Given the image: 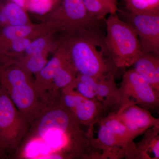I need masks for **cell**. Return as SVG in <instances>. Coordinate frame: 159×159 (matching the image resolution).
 Here are the masks:
<instances>
[{
    "instance_id": "cell-10",
    "label": "cell",
    "mask_w": 159,
    "mask_h": 159,
    "mask_svg": "<svg viewBox=\"0 0 159 159\" xmlns=\"http://www.w3.org/2000/svg\"><path fill=\"white\" fill-rule=\"evenodd\" d=\"M116 74L100 77L77 75L80 79L90 87L95 99L104 106L108 114L117 112L121 105L119 88L115 81Z\"/></svg>"
},
{
    "instance_id": "cell-21",
    "label": "cell",
    "mask_w": 159,
    "mask_h": 159,
    "mask_svg": "<svg viewBox=\"0 0 159 159\" xmlns=\"http://www.w3.org/2000/svg\"><path fill=\"white\" fill-rule=\"evenodd\" d=\"M125 11L135 14H159V0H124Z\"/></svg>"
},
{
    "instance_id": "cell-15",
    "label": "cell",
    "mask_w": 159,
    "mask_h": 159,
    "mask_svg": "<svg viewBox=\"0 0 159 159\" xmlns=\"http://www.w3.org/2000/svg\"><path fill=\"white\" fill-rule=\"evenodd\" d=\"M134 70L159 93V55L142 51Z\"/></svg>"
},
{
    "instance_id": "cell-5",
    "label": "cell",
    "mask_w": 159,
    "mask_h": 159,
    "mask_svg": "<svg viewBox=\"0 0 159 159\" xmlns=\"http://www.w3.org/2000/svg\"><path fill=\"white\" fill-rule=\"evenodd\" d=\"M30 123L11 101L0 84V153L17 154L29 133Z\"/></svg>"
},
{
    "instance_id": "cell-4",
    "label": "cell",
    "mask_w": 159,
    "mask_h": 159,
    "mask_svg": "<svg viewBox=\"0 0 159 159\" xmlns=\"http://www.w3.org/2000/svg\"><path fill=\"white\" fill-rule=\"evenodd\" d=\"M105 42L117 68L133 66L142 53L139 37L129 23L122 20L116 13L105 20Z\"/></svg>"
},
{
    "instance_id": "cell-18",
    "label": "cell",
    "mask_w": 159,
    "mask_h": 159,
    "mask_svg": "<svg viewBox=\"0 0 159 159\" xmlns=\"http://www.w3.org/2000/svg\"><path fill=\"white\" fill-rule=\"evenodd\" d=\"M55 33L49 32L37 37L30 43L23 54L19 56H34L47 51L54 53L58 45V39L54 37Z\"/></svg>"
},
{
    "instance_id": "cell-20",
    "label": "cell",
    "mask_w": 159,
    "mask_h": 159,
    "mask_svg": "<svg viewBox=\"0 0 159 159\" xmlns=\"http://www.w3.org/2000/svg\"><path fill=\"white\" fill-rule=\"evenodd\" d=\"M50 51L32 56H19L7 61H11L19 65L29 74L35 75L39 72L48 61Z\"/></svg>"
},
{
    "instance_id": "cell-7",
    "label": "cell",
    "mask_w": 159,
    "mask_h": 159,
    "mask_svg": "<svg viewBox=\"0 0 159 159\" xmlns=\"http://www.w3.org/2000/svg\"><path fill=\"white\" fill-rule=\"evenodd\" d=\"M61 99L89 138L94 137L95 124L107 113L105 107L95 99H88L73 90L70 84L61 89Z\"/></svg>"
},
{
    "instance_id": "cell-2",
    "label": "cell",
    "mask_w": 159,
    "mask_h": 159,
    "mask_svg": "<svg viewBox=\"0 0 159 159\" xmlns=\"http://www.w3.org/2000/svg\"><path fill=\"white\" fill-rule=\"evenodd\" d=\"M65 48L78 74L100 77L116 72L104 36L96 30L63 34L58 39Z\"/></svg>"
},
{
    "instance_id": "cell-11",
    "label": "cell",
    "mask_w": 159,
    "mask_h": 159,
    "mask_svg": "<svg viewBox=\"0 0 159 159\" xmlns=\"http://www.w3.org/2000/svg\"><path fill=\"white\" fill-rule=\"evenodd\" d=\"M116 113L134 140L148 129L159 128V119L154 117L149 111L136 104L122 107Z\"/></svg>"
},
{
    "instance_id": "cell-6",
    "label": "cell",
    "mask_w": 159,
    "mask_h": 159,
    "mask_svg": "<svg viewBox=\"0 0 159 159\" xmlns=\"http://www.w3.org/2000/svg\"><path fill=\"white\" fill-rule=\"evenodd\" d=\"M43 21L54 24L57 32L68 34L80 30L98 29L102 21L89 13L82 0H60L45 16Z\"/></svg>"
},
{
    "instance_id": "cell-14",
    "label": "cell",
    "mask_w": 159,
    "mask_h": 159,
    "mask_svg": "<svg viewBox=\"0 0 159 159\" xmlns=\"http://www.w3.org/2000/svg\"><path fill=\"white\" fill-rule=\"evenodd\" d=\"M100 121L113 133L124 152L125 159H137L135 143L125 125L118 118L116 112L108 114Z\"/></svg>"
},
{
    "instance_id": "cell-12",
    "label": "cell",
    "mask_w": 159,
    "mask_h": 159,
    "mask_svg": "<svg viewBox=\"0 0 159 159\" xmlns=\"http://www.w3.org/2000/svg\"><path fill=\"white\" fill-rule=\"evenodd\" d=\"M66 50L58 41L54 55L43 68L34 75V82L39 92L51 102L54 99L52 93V84L55 74L59 69L70 60Z\"/></svg>"
},
{
    "instance_id": "cell-8",
    "label": "cell",
    "mask_w": 159,
    "mask_h": 159,
    "mask_svg": "<svg viewBox=\"0 0 159 159\" xmlns=\"http://www.w3.org/2000/svg\"><path fill=\"white\" fill-rule=\"evenodd\" d=\"M119 90L121 102L120 108L130 104H136L148 111L159 107V92L134 69L124 73Z\"/></svg>"
},
{
    "instance_id": "cell-9",
    "label": "cell",
    "mask_w": 159,
    "mask_h": 159,
    "mask_svg": "<svg viewBox=\"0 0 159 159\" xmlns=\"http://www.w3.org/2000/svg\"><path fill=\"white\" fill-rule=\"evenodd\" d=\"M121 12L136 32L142 51L159 55V14Z\"/></svg>"
},
{
    "instance_id": "cell-22",
    "label": "cell",
    "mask_w": 159,
    "mask_h": 159,
    "mask_svg": "<svg viewBox=\"0 0 159 159\" xmlns=\"http://www.w3.org/2000/svg\"><path fill=\"white\" fill-rule=\"evenodd\" d=\"M60 0H25L27 11L40 16H46L59 4Z\"/></svg>"
},
{
    "instance_id": "cell-17",
    "label": "cell",
    "mask_w": 159,
    "mask_h": 159,
    "mask_svg": "<svg viewBox=\"0 0 159 159\" xmlns=\"http://www.w3.org/2000/svg\"><path fill=\"white\" fill-rule=\"evenodd\" d=\"M140 142L135 144L137 159H159V128L147 129Z\"/></svg>"
},
{
    "instance_id": "cell-3",
    "label": "cell",
    "mask_w": 159,
    "mask_h": 159,
    "mask_svg": "<svg viewBox=\"0 0 159 159\" xmlns=\"http://www.w3.org/2000/svg\"><path fill=\"white\" fill-rule=\"evenodd\" d=\"M0 84L30 125L51 103L35 86L32 75L12 61L0 63Z\"/></svg>"
},
{
    "instance_id": "cell-16",
    "label": "cell",
    "mask_w": 159,
    "mask_h": 159,
    "mask_svg": "<svg viewBox=\"0 0 159 159\" xmlns=\"http://www.w3.org/2000/svg\"><path fill=\"white\" fill-rule=\"evenodd\" d=\"M31 23L25 9L12 0H0V29Z\"/></svg>"
},
{
    "instance_id": "cell-13",
    "label": "cell",
    "mask_w": 159,
    "mask_h": 159,
    "mask_svg": "<svg viewBox=\"0 0 159 159\" xmlns=\"http://www.w3.org/2000/svg\"><path fill=\"white\" fill-rule=\"evenodd\" d=\"M51 32H57L56 27L52 23L46 21L39 24L31 23L1 28L0 51L15 40L34 34H43Z\"/></svg>"
},
{
    "instance_id": "cell-23",
    "label": "cell",
    "mask_w": 159,
    "mask_h": 159,
    "mask_svg": "<svg viewBox=\"0 0 159 159\" xmlns=\"http://www.w3.org/2000/svg\"><path fill=\"white\" fill-rule=\"evenodd\" d=\"M12 1L16 3L18 5L21 6L24 9H25V0H12Z\"/></svg>"
},
{
    "instance_id": "cell-19",
    "label": "cell",
    "mask_w": 159,
    "mask_h": 159,
    "mask_svg": "<svg viewBox=\"0 0 159 159\" xmlns=\"http://www.w3.org/2000/svg\"><path fill=\"white\" fill-rule=\"evenodd\" d=\"M86 9L92 16L104 20L107 15L116 13L117 0H82Z\"/></svg>"
},
{
    "instance_id": "cell-1",
    "label": "cell",
    "mask_w": 159,
    "mask_h": 159,
    "mask_svg": "<svg viewBox=\"0 0 159 159\" xmlns=\"http://www.w3.org/2000/svg\"><path fill=\"white\" fill-rule=\"evenodd\" d=\"M92 139L59 99L31 123L25 142L37 141L48 146L50 152L45 157L50 159H92Z\"/></svg>"
},
{
    "instance_id": "cell-24",
    "label": "cell",
    "mask_w": 159,
    "mask_h": 159,
    "mask_svg": "<svg viewBox=\"0 0 159 159\" xmlns=\"http://www.w3.org/2000/svg\"><path fill=\"white\" fill-rule=\"evenodd\" d=\"M1 156H2V155L1 154V153H0V157Z\"/></svg>"
}]
</instances>
